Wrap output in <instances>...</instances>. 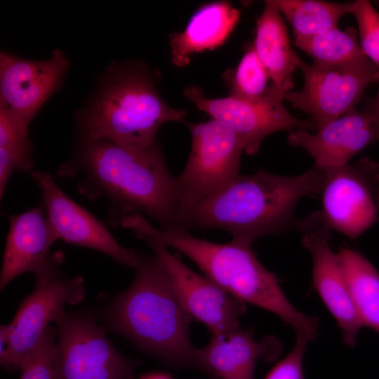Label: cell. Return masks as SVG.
<instances>
[{
	"mask_svg": "<svg viewBox=\"0 0 379 379\" xmlns=\"http://www.w3.org/2000/svg\"><path fill=\"white\" fill-rule=\"evenodd\" d=\"M337 255L363 326L379 334V272L355 250L342 248Z\"/></svg>",
	"mask_w": 379,
	"mask_h": 379,
	"instance_id": "44dd1931",
	"label": "cell"
},
{
	"mask_svg": "<svg viewBox=\"0 0 379 379\" xmlns=\"http://www.w3.org/2000/svg\"><path fill=\"white\" fill-rule=\"evenodd\" d=\"M32 176L58 239L99 251L123 265L137 266L140 255L121 246L105 224L68 197L49 173L35 171Z\"/></svg>",
	"mask_w": 379,
	"mask_h": 379,
	"instance_id": "4fadbf2b",
	"label": "cell"
},
{
	"mask_svg": "<svg viewBox=\"0 0 379 379\" xmlns=\"http://www.w3.org/2000/svg\"><path fill=\"white\" fill-rule=\"evenodd\" d=\"M122 226L133 230L145 241H154L183 253L205 277L227 293L276 314L292 326L297 335L309 341L317 336L318 319L296 310L276 276L259 261L251 245L233 239L226 244L214 243L193 237L184 229H158L138 212L126 215Z\"/></svg>",
	"mask_w": 379,
	"mask_h": 379,
	"instance_id": "7a4b0ae2",
	"label": "cell"
},
{
	"mask_svg": "<svg viewBox=\"0 0 379 379\" xmlns=\"http://www.w3.org/2000/svg\"><path fill=\"white\" fill-rule=\"evenodd\" d=\"M57 330L48 326L20 366V379H54Z\"/></svg>",
	"mask_w": 379,
	"mask_h": 379,
	"instance_id": "d4e9b609",
	"label": "cell"
},
{
	"mask_svg": "<svg viewBox=\"0 0 379 379\" xmlns=\"http://www.w3.org/2000/svg\"><path fill=\"white\" fill-rule=\"evenodd\" d=\"M82 277L62 278L59 271L41 281L22 302L9 331L8 370H19L25 357L34 349L51 322L65 312L66 304L77 305L85 297Z\"/></svg>",
	"mask_w": 379,
	"mask_h": 379,
	"instance_id": "7c38bea8",
	"label": "cell"
},
{
	"mask_svg": "<svg viewBox=\"0 0 379 379\" xmlns=\"http://www.w3.org/2000/svg\"><path fill=\"white\" fill-rule=\"evenodd\" d=\"M8 221L0 274L1 291L25 272H32L36 281H39L59 271L58 261L48 253L58 239L43 206L11 215Z\"/></svg>",
	"mask_w": 379,
	"mask_h": 379,
	"instance_id": "2e32d148",
	"label": "cell"
},
{
	"mask_svg": "<svg viewBox=\"0 0 379 379\" xmlns=\"http://www.w3.org/2000/svg\"><path fill=\"white\" fill-rule=\"evenodd\" d=\"M324 178V171L314 167L295 176L263 170L239 174L193 207L186 228L222 230L233 240L251 245L260 237L298 227L293 215L297 203L305 196L320 193Z\"/></svg>",
	"mask_w": 379,
	"mask_h": 379,
	"instance_id": "3957f363",
	"label": "cell"
},
{
	"mask_svg": "<svg viewBox=\"0 0 379 379\" xmlns=\"http://www.w3.org/2000/svg\"><path fill=\"white\" fill-rule=\"evenodd\" d=\"M69 67L56 49L44 60H29L6 52L0 54V105L24 130L49 97L61 86Z\"/></svg>",
	"mask_w": 379,
	"mask_h": 379,
	"instance_id": "8fae6325",
	"label": "cell"
},
{
	"mask_svg": "<svg viewBox=\"0 0 379 379\" xmlns=\"http://www.w3.org/2000/svg\"><path fill=\"white\" fill-rule=\"evenodd\" d=\"M54 379H133L137 361L119 352L90 317L65 312L55 322Z\"/></svg>",
	"mask_w": 379,
	"mask_h": 379,
	"instance_id": "ba28073f",
	"label": "cell"
},
{
	"mask_svg": "<svg viewBox=\"0 0 379 379\" xmlns=\"http://www.w3.org/2000/svg\"><path fill=\"white\" fill-rule=\"evenodd\" d=\"M293 28L294 39L307 38L338 27L340 18L351 13L354 2L321 0H270Z\"/></svg>",
	"mask_w": 379,
	"mask_h": 379,
	"instance_id": "7402d4cb",
	"label": "cell"
},
{
	"mask_svg": "<svg viewBox=\"0 0 379 379\" xmlns=\"http://www.w3.org/2000/svg\"><path fill=\"white\" fill-rule=\"evenodd\" d=\"M139 379H173V378L166 373L155 371L142 375Z\"/></svg>",
	"mask_w": 379,
	"mask_h": 379,
	"instance_id": "f546056e",
	"label": "cell"
},
{
	"mask_svg": "<svg viewBox=\"0 0 379 379\" xmlns=\"http://www.w3.org/2000/svg\"><path fill=\"white\" fill-rule=\"evenodd\" d=\"M280 342L274 336L255 340L240 327L222 335H211L208 343L197 348L199 371L220 379H255L260 359L275 360L281 354Z\"/></svg>",
	"mask_w": 379,
	"mask_h": 379,
	"instance_id": "ac0fdd59",
	"label": "cell"
},
{
	"mask_svg": "<svg viewBox=\"0 0 379 379\" xmlns=\"http://www.w3.org/2000/svg\"><path fill=\"white\" fill-rule=\"evenodd\" d=\"M358 25L360 46L379 68V12L368 0H357L351 13Z\"/></svg>",
	"mask_w": 379,
	"mask_h": 379,
	"instance_id": "4316f807",
	"label": "cell"
},
{
	"mask_svg": "<svg viewBox=\"0 0 379 379\" xmlns=\"http://www.w3.org/2000/svg\"><path fill=\"white\" fill-rule=\"evenodd\" d=\"M308 340L297 335L291 351L279 361L264 379H303V357Z\"/></svg>",
	"mask_w": 379,
	"mask_h": 379,
	"instance_id": "83f0119b",
	"label": "cell"
},
{
	"mask_svg": "<svg viewBox=\"0 0 379 379\" xmlns=\"http://www.w3.org/2000/svg\"><path fill=\"white\" fill-rule=\"evenodd\" d=\"M184 93L200 110L230 127L249 155L256 154L263 139L271 133L296 129L317 131L312 121L300 119L287 110L283 103L286 93L271 84L265 94L256 99L233 95L210 98L195 86L187 87Z\"/></svg>",
	"mask_w": 379,
	"mask_h": 379,
	"instance_id": "30bf717a",
	"label": "cell"
},
{
	"mask_svg": "<svg viewBox=\"0 0 379 379\" xmlns=\"http://www.w3.org/2000/svg\"><path fill=\"white\" fill-rule=\"evenodd\" d=\"M88 109L79 114L86 138H105L124 146L156 143L159 128L183 122L186 112L168 105L156 90L152 77L137 65L110 70Z\"/></svg>",
	"mask_w": 379,
	"mask_h": 379,
	"instance_id": "5b68a950",
	"label": "cell"
},
{
	"mask_svg": "<svg viewBox=\"0 0 379 379\" xmlns=\"http://www.w3.org/2000/svg\"><path fill=\"white\" fill-rule=\"evenodd\" d=\"M0 148L18 159L19 170L27 172L32 168V144L28 131L18 125L2 105H0Z\"/></svg>",
	"mask_w": 379,
	"mask_h": 379,
	"instance_id": "484cf974",
	"label": "cell"
},
{
	"mask_svg": "<svg viewBox=\"0 0 379 379\" xmlns=\"http://www.w3.org/2000/svg\"><path fill=\"white\" fill-rule=\"evenodd\" d=\"M192 149L178 181L182 198L184 223L193 207L218 192L238 175L243 145L223 123L211 119L189 125Z\"/></svg>",
	"mask_w": 379,
	"mask_h": 379,
	"instance_id": "52a82bcc",
	"label": "cell"
},
{
	"mask_svg": "<svg viewBox=\"0 0 379 379\" xmlns=\"http://www.w3.org/2000/svg\"><path fill=\"white\" fill-rule=\"evenodd\" d=\"M240 17L239 11L227 1H216L201 7L182 32L171 37L173 62L186 65L194 53L221 46L234 30Z\"/></svg>",
	"mask_w": 379,
	"mask_h": 379,
	"instance_id": "d6986e66",
	"label": "cell"
},
{
	"mask_svg": "<svg viewBox=\"0 0 379 379\" xmlns=\"http://www.w3.org/2000/svg\"><path fill=\"white\" fill-rule=\"evenodd\" d=\"M146 242L162 262L181 304L193 319L204 324L211 335L226 334L239 328V318L246 312L244 302L189 268L168 248Z\"/></svg>",
	"mask_w": 379,
	"mask_h": 379,
	"instance_id": "5bb4252c",
	"label": "cell"
},
{
	"mask_svg": "<svg viewBox=\"0 0 379 379\" xmlns=\"http://www.w3.org/2000/svg\"><path fill=\"white\" fill-rule=\"evenodd\" d=\"M364 110L373 114L379 119V88L374 98L366 99Z\"/></svg>",
	"mask_w": 379,
	"mask_h": 379,
	"instance_id": "f1b7e54d",
	"label": "cell"
},
{
	"mask_svg": "<svg viewBox=\"0 0 379 379\" xmlns=\"http://www.w3.org/2000/svg\"><path fill=\"white\" fill-rule=\"evenodd\" d=\"M288 142L306 150L314 160V168H337L349 163L368 145L379 142V119L354 107L314 133L305 129L290 132Z\"/></svg>",
	"mask_w": 379,
	"mask_h": 379,
	"instance_id": "9a60e30c",
	"label": "cell"
},
{
	"mask_svg": "<svg viewBox=\"0 0 379 379\" xmlns=\"http://www.w3.org/2000/svg\"><path fill=\"white\" fill-rule=\"evenodd\" d=\"M301 91H289L284 100L309 114L317 129L355 107L366 87L379 83V68L368 58L352 63L307 64L300 60Z\"/></svg>",
	"mask_w": 379,
	"mask_h": 379,
	"instance_id": "9c48e42d",
	"label": "cell"
},
{
	"mask_svg": "<svg viewBox=\"0 0 379 379\" xmlns=\"http://www.w3.org/2000/svg\"><path fill=\"white\" fill-rule=\"evenodd\" d=\"M323 171L321 210L302 219V228L334 230L356 239L379 220V164L363 157Z\"/></svg>",
	"mask_w": 379,
	"mask_h": 379,
	"instance_id": "8992f818",
	"label": "cell"
},
{
	"mask_svg": "<svg viewBox=\"0 0 379 379\" xmlns=\"http://www.w3.org/2000/svg\"><path fill=\"white\" fill-rule=\"evenodd\" d=\"M253 48L271 84L284 93L293 87V74L300 58L292 48L284 18L270 0L256 22Z\"/></svg>",
	"mask_w": 379,
	"mask_h": 379,
	"instance_id": "ffe728a7",
	"label": "cell"
},
{
	"mask_svg": "<svg viewBox=\"0 0 379 379\" xmlns=\"http://www.w3.org/2000/svg\"><path fill=\"white\" fill-rule=\"evenodd\" d=\"M269 74L253 47L241 58L231 79V95L246 99L262 96L268 86Z\"/></svg>",
	"mask_w": 379,
	"mask_h": 379,
	"instance_id": "cb8c5ba5",
	"label": "cell"
},
{
	"mask_svg": "<svg viewBox=\"0 0 379 379\" xmlns=\"http://www.w3.org/2000/svg\"><path fill=\"white\" fill-rule=\"evenodd\" d=\"M293 44L310 55L313 62L324 65H341L366 58L354 27H338L307 38L294 39Z\"/></svg>",
	"mask_w": 379,
	"mask_h": 379,
	"instance_id": "603a6c76",
	"label": "cell"
},
{
	"mask_svg": "<svg viewBox=\"0 0 379 379\" xmlns=\"http://www.w3.org/2000/svg\"><path fill=\"white\" fill-rule=\"evenodd\" d=\"M302 244L312 259V284L340 327L343 341L354 347L363 324L354 307L338 255L330 246L328 232L306 231Z\"/></svg>",
	"mask_w": 379,
	"mask_h": 379,
	"instance_id": "e0dca14e",
	"label": "cell"
},
{
	"mask_svg": "<svg viewBox=\"0 0 379 379\" xmlns=\"http://www.w3.org/2000/svg\"><path fill=\"white\" fill-rule=\"evenodd\" d=\"M57 174L79 178L81 194L109 200L119 217L138 211L161 229L185 230L178 177L168 169L157 143L124 146L105 138L84 137L75 159L61 165Z\"/></svg>",
	"mask_w": 379,
	"mask_h": 379,
	"instance_id": "6da1fadb",
	"label": "cell"
},
{
	"mask_svg": "<svg viewBox=\"0 0 379 379\" xmlns=\"http://www.w3.org/2000/svg\"><path fill=\"white\" fill-rule=\"evenodd\" d=\"M131 286L106 310L108 326L175 368L199 370L190 339L193 319L181 304L159 258L140 255Z\"/></svg>",
	"mask_w": 379,
	"mask_h": 379,
	"instance_id": "277c9868",
	"label": "cell"
}]
</instances>
